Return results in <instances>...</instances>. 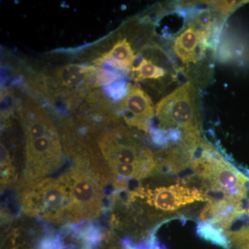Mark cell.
Segmentation results:
<instances>
[{"instance_id":"e0dca14e","label":"cell","mask_w":249,"mask_h":249,"mask_svg":"<svg viewBox=\"0 0 249 249\" xmlns=\"http://www.w3.org/2000/svg\"><path fill=\"white\" fill-rule=\"evenodd\" d=\"M40 249H62V247L58 240L47 239L41 244Z\"/></svg>"},{"instance_id":"7a4b0ae2","label":"cell","mask_w":249,"mask_h":249,"mask_svg":"<svg viewBox=\"0 0 249 249\" xmlns=\"http://www.w3.org/2000/svg\"><path fill=\"white\" fill-rule=\"evenodd\" d=\"M98 146L116 186H127L129 180L146 178L159 168L152 150L124 129L103 134Z\"/></svg>"},{"instance_id":"ba28073f","label":"cell","mask_w":249,"mask_h":249,"mask_svg":"<svg viewBox=\"0 0 249 249\" xmlns=\"http://www.w3.org/2000/svg\"><path fill=\"white\" fill-rule=\"evenodd\" d=\"M132 197L144 199L147 204L158 211L171 213L196 201H209V196L202 190L181 183L159 188H139L132 193Z\"/></svg>"},{"instance_id":"5bb4252c","label":"cell","mask_w":249,"mask_h":249,"mask_svg":"<svg viewBox=\"0 0 249 249\" xmlns=\"http://www.w3.org/2000/svg\"><path fill=\"white\" fill-rule=\"evenodd\" d=\"M196 234L203 240L224 249H231L230 243L224 231L208 222L199 221Z\"/></svg>"},{"instance_id":"8fae6325","label":"cell","mask_w":249,"mask_h":249,"mask_svg":"<svg viewBox=\"0 0 249 249\" xmlns=\"http://www.w3.org/2000/svg\"><path fill=\"white\" fill-rule=\"evenodd\" d=\"M102 69L83 65H67L54 70L52 79L62 89H75L86 83L101 84Z\"/></svg>"},{"instance_id":"7c38bea8","label":"cell","mask_w":249,"mask_h":249,"mask_svg":"<svg viewBox=\"0 0 249 249\" xmlns=\"http://www.w3.org/2000/svg\"><path fill=\"white\" fill-rule=\"evenodd\" d=\"M158 60L147 57L142 58L132 70V78L136 82H148L157 85H170L176 76V70L164 67Z\"/></svg>"},{"instance_id":"9a60e30c","label":"cell","mask_w":249,"mask_h":249,"mask_svg":"<svg viewBox=\"0 0 249 249\" xmlns=\"http://www.w3.org/2000/svg\"><path fill=\"white\" fill-rule=\"evenodd\" d=\"M224 233L231 249H249V226H244L237 231H226Z\"/></svg>"},{"instance_id":"ac0fdd59","label":"cell","mask_w":249,"mask_h":249,"mask_svg":"<svg viewBox=\"0 0 249 249\" xmlns=\"http://www.w3.org/2000/svg\"><path fill=\"white\" fill-rule=\"evenodd\" d=\"M12 249H29L22 248V247H15V248Z\"/></svg>"},{"instance_id":"30bf717a","label":"cell","mask_w":249,"mask_h":249,"mask_svg":"<svg viewBox=\"0 0 249 249\" xmlns=\"http://www.w3.org/2000/svg\"><path fill=\"white\" fill-rule=\"evenodd\" d=\"M246 212L243 203L224 196L221 199L210 198L199 214V221L211 223L223 231H226Z\"/></svg>"},{"instance_id":"52a82bcc","label":"cell","mask_w":249,"mask_h":249,"mask_svg":"<svg viewBox=\"0 0 249 249\" xmlns=\"http://www.w3.org/2000/svg\"><path fill=\"white\" fill-rule=\"evenodd\" d=\"M155 116L160 130L178 131L184 137H201L195 82H186L162 98L156 106Z\"/></svg>"},{"instance_id":"8992f818","label":"cell","mask_w":249,"mask_h":249,"mask_svg":"<svg viewBox=\"0 0 249 249\" xmlns=\"http://www.w3.org/2000/svg\"><path fill=\"white\" fill-rule=\"evenodd\" d=\"M21 190L25 213L51 222H69L71 199L65 175L43 178Z\"/></svg>"},{"instance_id":"3957f363","label":"cell","mask_w":249,"mask_h":249,"mask_svg":"<svg viewBox=\"0 0 249 249\" xmlns=\"http://www.w3.org/2000/svg\"><path fill=\"white\" fill-rule=\"evenodd\" d=\"M64 175L71 199L69 223L97 217L103 209V186L112 178L111 173L101 165L80 159Z\"/></svg>"},{"instance_id":"5b68a950","label":"cell","mask_w":249,"mask_h":249,"mask_svg":"<svg viewBox=\"0 0 249 249\" xmlns=\"http://www.w3.org/2000/svg\"><path fill=\"white\" fill-rule=\"evenodd\" d=\"M222 20L213 11H202L175 37L173 52L186 73L202 65L208 51L214 49Z\"/></svg>"},{"instance_id":"ffe728a7","label":"cell","mask_w":249,"mask_h":249,"mask_svg":"<svg viewBox=\"0 0 249 249\" xmlns=\"http://www.w3.org/2000/svg\"><path fill=\"white\" fill-rule=\"evenodd\" d=\"M109 249H119L116 248V247H110Z\"/></svg>"},{"instance_id":"9c48e42d","label":"cell","mask_w":249,"mask_h":249,"mask_svg":"<svg viewBox=\"0 0 249 249\" xmlns=\"http://www.w3.org/2000/svg\"><path fill=\"white\" fill-rule=\"evenodd\" d=\"M121 110L126 124L139 130L148 132L155 108L151 98L142 88L135 85L127 86Z\"/></svg>"},{"instance_id":"277c9868","label":"cell","mask_w":249,"mask_h":249,"mask_svg":"<svg viewBox=\"0 0 249 249\" xmlns=\"http://www.w3.org/2000/svg\"><path fill=\"white\" fill-rule=\"evenodd\" d=\"M199 149V155H195L191 165L205 188L243 203L248 196V177L225 160L209 142L201 139Z\"/></svg>"},{"instance_id":"6da1fadb","label":"cell","mask_w":249,"mask_h":249,"mask_svg":"<svg viewBox=\"0 0 249 249\" xmlns=\"http://www.w3.org/2000/svg\"><path fill=\"white\" fill-rule=\"evenodd\" d=\"M19 118L25 137V169L21 188L47 178L62 165L58 131L45 111L32 101L23 103Z\"/></svg>"},{"instance_id":"2e32d148","label":"cell","mask_w":249,"mask_h":249,"mask_svg":"<svg viewBox=\"0 0 249 249\" xmlns=\"http://www.w3.org/2000/svg\"><path fill=\"white\" fill-rule=\"evenodd\" d=\"M125 249H166L163 246L160 245L159 241L156 239L155 236H152L145 243L140 244L139 245L133 246L131 244H127L125 246Z\"/></svg>"},{"instance_id":"d6986e66","label":"cell","mask_w":249,"mask_h":249,"mask_svg":"<svg viewBox=\"0 0 249 249\" xmlns=\"http://www.w3.org/2000/svg\"><path fill=\"white\" fill-rule=\"evenodd\" d=\"M247 214H248V215L249 216V203H248V207H247Z\"/></svg>"},{"instance_id":"4fadbf2b","label":"cell","mask_w":249,"mask_h":249,"mask_svg":"<svg viewBox=\"0 0 249 249\" xmlns=\"http://www.w3.org/2000/svg\"><path fill=\"white\" fill-rule=\"evenodd\" d=\"M136 58L137 55L132 43L124 37L117 41L110 50L103 53L93 62L97 67L109 65L115 70L128 73L132 71Z\"/></svg>"}]
</instances>
